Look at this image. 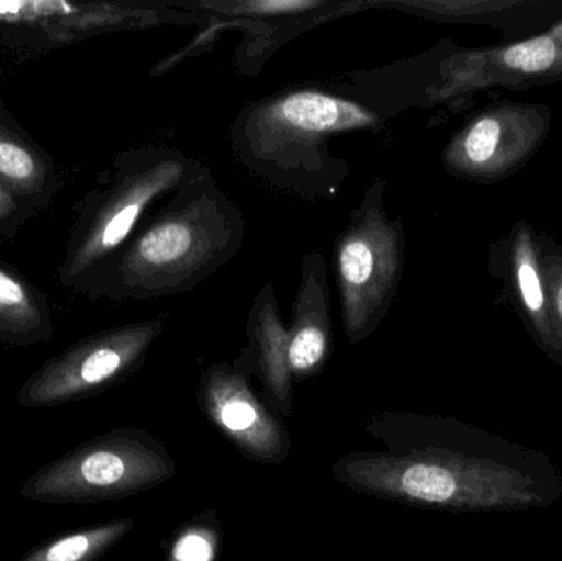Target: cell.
<instances>
[{"label": "cell", "mask_w": 562, "mask_h": 561, "mask_svg": "<svg viewBox=\"0 0 562 561\" xmlns=\"http://www.w3.org/2000/svg\"><path fill=\"white\" fill-rule=\"evenodd\" d=\"M333 343L326 269L319 254L304 259L303 279L288 329V368L294 381L313 378L323 369Z\"/></svg>", "instance_id": "12"}, {"label": "cell", "mask_w": 562, "mask_h": 561, "mask_svg": "<svg viewBox=\"0 0 562 561\" xmlns=\"http://www.w3.org/2000/svg\"><path fill=\"white\" fill-rule=\"evenodd\" d=\"M537 240L551 318L562 343V244L544 231H538Z\"/></svg>", "instance_id": "19"}, {"label": "cell", "mask_w": 562, "mask_h": 561, "mask_svg": "<svg viewBox=\"0 0 562 561\" xmlns=\"http://www.w3.org/2000/svg\"><path fill=\"white\" fill-rule=\"evenodd\" d=\"M418 9L435 19L468 25H488L505 32H525L550 19L561 20L562 2L551 0H441L418 3Z\"/></svg>", "instance_id": "16"}, {"label": "cell", "mask_w": 562, "mask_h": 561, "mask_svg": "<svg viewBox=\"0 0 562 561\" xmlns=\"http://www.w3.org/2000/svg\"><path fill=\"white\" fill-rule=\"evenodd\" d=\"M175 474L177 463L158 438L117 428L46 464L22 494L40 503H102L154 490Z\"/></svg>", "instance_id": "4"}, {"label": "cell", "mask_w": 562, "mask_h": 561, "mask_svg": "<svg viewBox=\"0 0 562 561\" xmlns=\"http://www.w3.org/2000/svg\"><path fill=\"white\" fill-rule=\"evenodd\" d=\"M544 32L548 33V35L553 36L557 42H560L562 45V19L558 20L557 23H553V25L548 26Z\"/></svg>", "instance_id": "22"}, {"label": "cell", "mask_w": 562, "mask_h": 561, "mask_svg": "<svg viewBox=\"0 0 562 561\" xmlns=\"http://www.w3.org/2000/svg\"><path fill=\"white\" fill-rule=\"evenodd\" d=\"M239 211L211 184L198 181L131 237L104 272L88 287L92 299L147 300L193 289L243 240Z\"/></svg>", "instance_id": "2"}, {"label": "cell", "mask_w": 562, "mask_h": 561, "mask_svg": "<svg viewBox=\"0 0 562 561\" xmlns=\"http://www.w3.org/2000/svg\"><path fill=\"white\" fill-rule=\"evenodd\" d=\"M321 3L316 0H256L244 3L247 12L256 15H291L316 9Z\"/></svg>", "instance_id": "21"}, {"label": "cell", "mask_w": 562, "mask_h": 561, "mask_svg": "<svg viewBox=\"0 0 562 561\" xmlns=\"http://www.w3.org/2000/svg\"><path fill=\"white\" fill-rule=\"evenodd\" d=\"M190 181V161L158 148L119 155L104 183L86 194L58 267L63 289L85 293L131 240L154 201Z\"/></svg>", "instance_id": "3"}, {"label": "cell", "mask_w": 562, "mask_h": 561, "mask_svg": "<svg viewBox=\"0 0 562 561\" xmlns=\"http://www.w3.org/2000/svg\"><path fill=\"white\" fill-rule=\"evenodd\" d=\"M537 233L528 221H518L507 236L492 244L488 266L535 345L562 368V343L551 318Z\"/></svg>", "instance_id": "11"}, {"label": "cell", "mask_w": 562, "mask_h": 561, "mask_svg": "<svg viewBox=\"0 0 562 561\" xmlns=\"http://www.w3.org/2000/svg\"><path fill=\"white\" fill-rule=\"evenodd\" d=\"M0 184L33 214L45 210L61 181L52 157L0 109Z\"/></svg>", "instance_id": "13"}, {"label": "cell", "mask_w": 562, "mask_h": 561, "mask_svg": "<svg viewBox=\"0 0 562 561\" xmlns=\"http://www.w3.org/2000/svg\"><path fill=\"white\" fill-rule=\"evenodd\" d=\"M201 412L244 457L281 464L291 450L286 425L250 388L237 366L214 364L203 372L198 389Z\"/></svg>", "instance_id": "10"}, {"label": "cell", "mask_w": 562, "mask_h": 561, "mask_svg": "<svg viewBox=\"0 0 562 561\" xmlns=\"http://www.w3.org/2000/svg\"><path fill=\"white\" fill-rule=\"evenodd\" d=\"M562 81V45L547 32L518 42L452 53L439 66L432 99L461 98L487 89H528Z\"/></svg>", "instance_id": "9"}, {"label": "cell", "mask_w": 562, "mask_h": 561, "mask_svg": "<svg viewBox=\"0 0 562 561\" xmlns=\"http://www.w3.org/2000/svg\"><path fill=\"white\" fill-rule=\"evenodd\" d=\"M553 111L538 102L498 101L469 117L441 154L446 170L474 183L517 175L550 135Z\"/></svg>", "instance_id": "8"}, {"label": "cell", "mask_w": 562, "mask_h": 561, "mask_svg": "<svg viewBox=\"0 0 562 561\" xmlns=\"http://www.w3.org/2000/svg\"><path fill=\"white\" fill-rule=\"evenodd\" d=\"M383 183L373 184L336 247L342 326L350 345L375 332L395 300L405 266L402 221L383 210Z\"/></svg>", "instance_id": "5"}, {"label": "cell", "mask_w": 562, "mask_h": 561, "mask_svg": "<svg viewBox=\"0 0 562 561\" xmlns=\"http://www.w3.org/2000/svg\"><path fill=\"white\" fill-rule=\"evenodd\" d=\"M250 362L262 382L270 405L281 415L293 414L294 379L288 368V329L277 312L272 289L267 287L249 322Z\"/></svg>", "instance_id": "14"}, {"label": "cell", "mask_w": 562, "mask_h": 561, "mask_svg": "<svg viewBox=\"0 0 562 561\" xmlns=\"http://www.w3.org/2000/svg\"><path fill=\"white\" fill-rule=\"evenodd\" d=\"M376 114L329 92L301 89L283 92L250 109L237 128V144L254 161L280 164L281 158L314 150L336 134L372 128Z\"/></svg>", "instance_id": "7"}, {"label": "cell", "mask_w": 562, "mask_h": 561, "mask_svg": "<svg viewBox=\"0 0 562 561\" xmlns=\"http://www.w3.org/2000/svg\"><path fill=\"white\" fill-rule=\"evenodd\" d=\"M0 240H2V239H0Z\"/></svg>", "instance_id": "23"}, {"label": "cell", "mask_w": 562, "mask_h": 561, "mask_svg": "<svg viewBox=\"0 0 562 561\" xmlns=\"http://www.w3.org/2000/svg\"><path fill=\"white\" fill-rule=\"evenodd\" d=\"M134 527V520L119 519L81 530L33 550L22 561H95L121 542Z\"/></svg>", "instance_id": "17"}, {"label": "cell", "mask_w": 562, "mask_h": 561, "mask_svg": "<svg viewBox=\"0 0 562 561\" xmlns=\"http://www.w3.org/2000/svg\"><path fill=\"white\" fill-rule=\"evenodd\" d=\"M32 216L35 214L0 184V239H12Z\"/></svg>", "instance_id": "20"}, {"label": "cell", "mask_w": 562, "mask_h": 561, "mask_svg": "<svg viewBox=\"0 0 562 561\" xmlns=\"http://www.w3.org/2000/svg\"><path fill=\"white\" fill-rule=\"evenodd\" d=\"M223 529L216 510L191 519L175 532L168 546L167 561H217Z\"/></svg>", "instance_id": "18"}, {"label": "cell", "mask_w": 562, "mask_h": 561, "mask_svg": "<svg viewBox=\"0 0 562 561\" xmlns=\"http://www.w3.org/2000/svg\"><path fill=\"white\" fill-rule=\"evenodd\" d=\"M53 332L55 325L46 293L12 263L0 259V343L42 345L52 338Z\"/></svg>", "instance_id": "15"}, {"label": "cell", "mask_w": 562, "mask_h": 561, "mask_svg": "<svg viewBox=\"0 0 562 561\" xmlns=\"http://www.w3.org/2000/svg\"><path fill=\"white\" fill-rule=\"evenodd\" d=\"M366 431L386 450L342 455L333 464L353 493L445 513L548 509L562 497L548 455L456 418L386 412Z\"/></svg>", "instance_id": "1"}, {"label": "cell", "mask_w": 562, "mask_h": 561, "mask_svg": "<svg viewBox=\"0 0 562 561\" xmlns=\"http://www.w3.org/2000/svg\"><path fill=\"white\" fill-rule=\"evenodd\" d=\"M165 319L132 323L79 339L48 359L20 389L25 407H52L98 394L137 371Z\"/></svg>", "instance_id": "6"}]
</instances>
